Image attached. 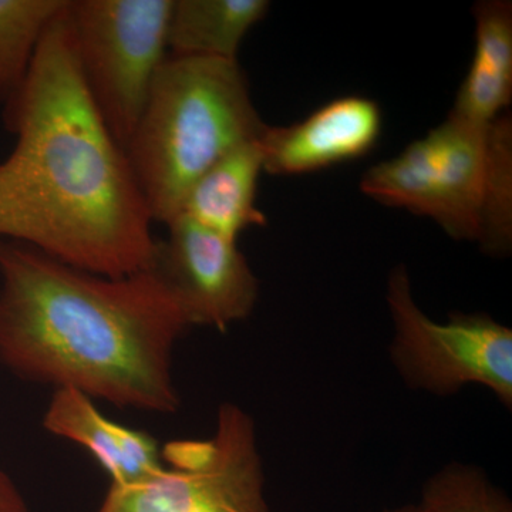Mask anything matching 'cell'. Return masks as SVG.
Instances as JSON below:
<instances>
[{
  "mask_svg": "<svg viewBox=\"0 0 512 512\" xmlns=\"http://www.w3.org/2000/svg\"><path fill=\"white\" fill-rule=\"evenodd\" d=\"M66 6L6 104L15 148L0 163V241L103 276L146 271L153 218L124 148L80 76Z\"/></svg>",
  "mask_w": 512,
  "mask_h": 512,
  "instance_id": "1",
  "label": "cell"
},
{
  "mask_svg": "<svg viewBox=\"0 0 512 512\" xmlns=\"http://www.w3.org/2000/svg\"><path fill=\"white\" fill-rule=\"evenodd\" d=\"M188 328L150 269L97 275L0 241V362L22 379L174 413L173 352Z\"/></svg>",
  "mask_w": 512,
  "mask_h": 512,
  "instance_id": "2",
  "label": "cell"
},
{
  "mask_svg": "<svg viewBox=\"0 0 512 512\" xmlns=\"http://www.w3.org/2000/svg\"><path fill=\"white\" fill-rule=\"evenodd\" d=\"M266 126L238 60L167 56L124 146L153 221L175 220L198 178Z\"/></svg>",
  "mask_w": 512,
  "mask_h": 512,
  "instance_id": "3",
  "label": "cell"
},
{
  "mask_svg": "<svg viewBox=\"0 0 512 512\" xmlns=\"http://www.w3.org/2000/svg\"><path fill=\"white\" fill-rule=\"evenodd\" d=\"M360 190L389 207L430 218L448 237L484 254L512 248V120L487 124L448 116L399 156L370 168Z\"/></svg>",
  "mask_w": 512,
  "mask_h": 512,
  "instance_id": "4",
  "label": "cell"
},
{
  "mask_svg": "<svg viewBox=\"0 0 512 512\" xmlns=\"http://www.w3.org/2000/svg\"><path fill=\"white\" fill-rule=\"evenodd\" d=\"M163 468L131 485H111L97 512H271L254 417L221 404L208 439L173 440Z\"/></svg>",
  "mask_w": 512,
  "mask_h": 512,
  "instance_id": "5",
  "label": "cell"
},
{
  "mask_svg": "<svg viewBox=\"0 0 512 512\" xmlns=\"http://www.w3.org/2000/svg\"><path fill=\"white\" fill-rule=\"evenodd\" d=\"M386 302L393 325L390 362L407 387L450 397L477 384L512 409L511 328L487 313L454 312L436 322L414 299L406 266L390 274Z\"/></svg>",
  "mask_w": 512,
  "mask_h": 512,
  "instance_id": "6",
  "label": "cell"
},
{
  "mask_svg": "<svg viewBox=\"0 0 512 512\" xmlns=\"http://www.w3.org/2000/svg\"><path fill=\"white\" fill-rule=\"evenodd\" d=\"M171 6L173 0H69L84 87L123 148L167 59Z\"/></svg>",
  "mask_w": 512,
  "mask_h": 512,
  "instance_id": "7",
  "label": "cell"
},
{
  "mask_svg": "<svg viewBox=\"0 0 512 512\" xmlns=\"http://www.w3.org/2000/svg\"><path fill=\"white\" fill-rule=\"evenodd\" d=\"M147 269L163 282L188 326L225 332L254 312L259 282L237 241L178 215Z\"/></svg>",
  "mask_w": 512,
  "mask_h": 512,
  "instance_id": "8",
  "label": "cell"
},
{
  "mask_svg": "<svg viewBox=\"0 0 512 512\" xmlns=\"http://www.w3.org/2000/svg\"><path fill=\"white\" fill-rule=\"evenodd\" d=\"M382 124L376 101L346 96L292 126H266L259 138L264 173L309 174L366 156L379 140Z\"/></svg>",
  "mask_w": 512,
  "mask_h": 512,
  "instance_id": "9",
  "label": "cell"
},
{
  "mask_svg": "<svg viewBox=\"0 0 512 512\" xmlns=\"http://www.w3.org/2000/svg\"><path fill=\"white\" fill-rule=\"evenodd\" d=\"M43 426L86 448L109 474L111 485L140 483L163 468L161 448L153 436L107 419L79 390L56 389Z\"/></svg>",
  "mask_w": 512,
  "mask_h": 512,
  "instance_id": "10",
  "label": "cell"
},
{
  "mask_svg": "<svg viewBox=\"0 0 512 512\" xmlns=\"http://www.w3.org/2000/svg\"><path fill=\"white\" fill-rule=\"evenodd\" d=\"M259 138L235 148L205 171L188 191L180 215L231 241H237L245 229L265 227L264 212L256 207L259 175L264 173Z\"/></svg>",
  "mask_w": 512,
  "mask_h": 512,
  "instance_id": "11",
  "label": "cell"
},
{
  "mask_svg": "<svg viewBox=\"0 0 512 512\" xmlns=\"http://www.w3.org/2000/svg\"><path fill=\"white\" fill-rule=\"evenodd\" d=\"M473 13L474 56L448 116L487 124L507 113L512 100V3L484 0Z\"/></svg>",
  "mask_w": 512,
  "mask_h": 512,
  "instance_id": "12",
  "label": "cell"
},
{
  "mask_svg": "<svg viewBox=\"0 0 512 512\" xmlns=\"http://www.w3.org/2000/svg\"><path fill=\"white\" fill-rule=\"evenodd\" d=\"M268 12L266 0H173L168 56L238 60L245 37Z\"/></svg>",
  "mask_w": 512,
  "mask_h": 512,
  "instance_id": "13",
  "label": "cell"
},
{
  "mask_svg": "<svg viewBox=\"0 0 512 512\" xmlns=\"http://www.w3.org/2000/svg\"><path fill=\"white\" fill-rule=\"evenodd\" d=\"M67 0H0V104L28 80L43 36Z\"/></svg>",
  "mask_w": 512,
  "mask_h": 512,
  "instance_id": "14",
  "label": "cell"
},
{
  "mask_svg": "<svg viewBox=\"0 0 512 512\" xmlns=\"http://www.w3.org/2000/svg\"><path fill=\"white\" fill-rule=\"evenodd\" d=\"M420 507L426 512H512V501L483 468L451 461L427 478Z\"/></svg>",
  "mask_w": 512,
  "mask_h": 512,
  "instance_id": "15",
  "label": "cell"
},
{
  "mask_svg": "<svg viewBox=\"0 0 512 512\" xmlns=\"http://www.w3.org/2000/svg\"><path fill=\"white\" fill-rule=\"evenodd\" d=\"M0 512H30L25 497L12 478L0 468Z\"/></svg>",
  "mask_w": 512,
  "mask_h": 512,
  "instance_id": "16",
  "label": "cell"
},
{
  "mask_svg": "<svg viewBox=\"0 0 512 512\" xmlns=\"http://www.w3.org/2000/svg\"><path fill=\"white\" fill-rule=\"evenodd\" d=\"M383 512H426L423 508L420 507V504H409L402 505V507L397 508H389V510H384Z\"/></svg>",
  "mask_w": 512,
  "mask_h": 512,
  "instance_id": "17",
  "label": "cell"
}]
</instances>
